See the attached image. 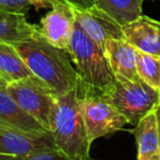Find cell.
Wrapping results in <instances>:
<instances>
[{
    "label": "cell",
    "mask_w": 160,
    "mask_h": 160,
    "mask_svg": "<svg viewBox=\"0 0 160 160\" xmlns=\"http://www.w3.org/2000/svg\"><path fill=\"white\" fill-rule=\"evenodd\" d=\"M82 93L83 84L80 78L73 89L57 95L51 124L56 148L74 160L92 158L89 155L92 143L88 139L81 109Z\"/></svg>",
    "instance_id": "2"
},
{
    "label": "cell",
    "mask_w": 160,
    "mask_h": 160,
    "mask_svg": "<svg viewBox=\"0 0 160 160\" xmlns=\"http://www.w3.org/2000/svg\"><path fill=\"white\" fill-rule=\"evenodd\" d=\"M0 160H74L70 158L69 156L64 155L58 149H48V150H40L28 156L23 157H4L0 156ZM88 160H97L94 158H89Z\"/></svg>",
    "instance_id": "19"
},
{
    "label": "cell",
    "mask_w": 160,
    "mask_h": 160,
    "mask_svg": "<svg viewBox=\"0 0 160 160\" xmlns=\"http://www.w3.org/2000/svg\"><path fill=\"white\" fill-rule=\"evenodd\" d=\"M137 73L144 82L160 91V57L137 50Z\"/></svg>",
    "instance_id": "17"
},
{
    "label": "cell",
    "mask_w": 160,
    "mask_h": 160,
    "mask_svg": "<svg viewBox=\"0 0 160 160\" xmlns=\"http://www.w3.org/2000/svg\"><path fill=\"white\" fill-rule=\"evenodd\" d=\"M60 1L68 2L76 8H88L96 4V0H60Z\"/></svg>",
    "instance_id": "20"
},
{
    "label": "cell",
    "mask_w": 160,
    "mask_h": 160,
    "mask_svg": "<svg viewBox=\"0 0 160 160\" xmlns=\"http://www.w3.org/2000/svg\"><path fill=\"white\" fill-rule=\"evenodd\" d=\"M122 28L124 38L137 50L160 57V21L142 14Z\"/></svg>",
    "instance_id": "10"
},
{
    "label": "cell",
    "mask_w": 160,
    "mask_h": 160,
    "mask_svg": "<svg viewBox=\"0 0 160 160\" xmlns=\"http://www.w3.org/2000/svg\"><path fill=\"white\" fill-rule=\"evenodd\" d=\"M32 75L34 74L13 42H0V76L10 84Z\"/></svg>",
    "instance_id": "14"
},
{
    "label": "cell",
    "mask_w": 160,
    "mask_h": 160,
    "mask_svg": "<svg viewBox=\"0 0 160 160\" xmlns=\"http://www.w3.org/2000/svg\"><path fill=\"white\" fill-rule=\"evenodd\" d=\"M81 109L91 143L99 137L122 130L125 124H128L127 118L107 96L88 91L84 84Z\"/></svg>",
    "instance_id": "6"
},
{
    "label": "cell",
    "mask_w": 160,
    "mask_h": 160,
    "mask_svg": "<svg viewBox=\"0 0 160 160\" xmlns=\"http://www.w3.org/2000/svg\"><path fill=\"white\" fill-rule=\"evenodd\" d=\"M38 26L26 20L24 13L0 10V42H18L33 35Z\"/></svg>",
    "instance_id": "15"
},
{
    "label": "cell",
    "mask_w": 160,
    "mask_h": 160,
    "mask_svg": "<svg viewBox=\"0 0 160 160\" xmlns=\"http://www.w3.org/2000/svg\"><path fill=\"white\" fill-rule=\"evenodd\" d=\"M74 7L64 1H55L51 10L40 19L39 31L45 38L60 49L68 51L75 25Z\"/></svg>",
    "instance_id": "9"
},
{
    "label": "cell",
    "mask_w": 160,
    "mask_h": 160,
    "mask_svg": "<svg viewBox=\"0 0 160 160\" xmlns=\"http://www.w3.org/2000/svg\"><path fill=\"white\" fill-rule=\"evenodd\" d=\"M0 121L25 132H49L13 99L7 91V87L0 89Z\"/></svg>",
    "instance_id": "12"
},
{
    "label": "cell",
    "mask_w": 160,
    "mask_h": 160,
    "mask_svg": "<svg viewBox=\"0 0 160 160\" xmlns=\"http://www.w3.org/2000/svg\"><path fill=\"white\" fill-rule=\"evenodd\" d=\"M8 86V83L6 82V81L3 80V78L0 76V89H2V88H6V87Z\"/></svg>",
    "instance_id": "22"
},
{
    "label": "cell",
    "mask_w": 160,
    "mask_h": 160,
    "mask_svg": "<svg viewBox=\"0 0 160 160\" xmlns=\"http://www.w3.org/2000/svg\"><path fill=\"white\" fill-rule=\"evenodd\" d=\"M73 10L81 28L103 49L109 39L124 38L122 24L96 4L88 8L74 7Z\"/></svg>",
    "instance_id": "8"
},
{
    "label": "cell",
    "mask_w": 160,
    "mask_h": 160,
    "mask_svg": "<svg viewBox=\"0 0 160 160\" xmlns=\"http://www.w3.org/2000/svg\"><path fill=\"white\" fill-rule=\"evenodd\" d=\"M55 1L58 0H0V10L25 14L30 7H34L36 10L51 8Z\"/></svg>",
    "instance_id": "18"
},
{
    "label": "cell",
    "mask_w": 160,
    "mask_h": 160,
    "mask_svg": "<svg viewBox=\"0 0 160 160\" xmlns=\"http://www.w3.org/2000/svg\"><path fill=\"white\" fill-rule=\"evenodd\" d=\"M13 45L32 73L44 81L56 95L67 93L78 84L80 75L69 52L51 45L39 28L30 38Z\"/></svg>",
    "instance_id": "1"
},
{
    "label": "cell",
    "mask_w": 160,
    "mask_h": 160,
    "mask_svg": "<svg viewBox=\"0 0 160 160\" xmlns=\"http://www.w3.org/2000/svg\"><path fill=\"white\" fill-rule=\"evenodd\" d=\"M143 2L144 0H96V6L124 25L143 14Z\"/></svg>",
    "instance_id": "16"
},
{
    "label": "cell",
    "mask_w": 160,
    "mask_h": 160,
    "mask_svg": "<svg viewBox=\"0 0 160 160\" xmlns=\"http://www.w3.org/2000/svg\"><path fill=\"white\" fill-rule=\"evenodd\" d=\"M76 21V20H75ZM81 82L88 91L107 95L116 84V76L105 49L94 42L75 22L68 48Z\"/></svg>",
    "instance_id": "3"
},
{
    "label": "cell",
    "mask_w": 160,
    "mask_h": 160,
    "mask_svg": "<svg viewBox=\"0 0 160 160\" xmlns=\"http://www.w3.org/2000/svg\"><path fill=\"white\" fill-rule=\"evenodd\" d=\"M155 116H156V123H157V132H158L159 142H160V102L155 108Z\"/></svg>",
    "instance_id": "21"
},
{
    "label": "cell",
    "mask_w": 160,
    "mask_h": 160,
    "mask_svg": "<svg viewBox=\"0 0 160 160\" xmlns=\"http://www.w3.org/2000/svg\"><path fill=\"white\" fill-rule=\"evenodd\" d=\"M7 91L26 112L51 132L57 95L44 81L32 75L8 84Z\"/></svg>",
    "instance_id": "5"
},
{
    "label": "cell",
    "mask_w": 160,
    "mask_h": 160,
    "mask_svg": "<svg viewBox=\"0 0 160 160\" xmlns=\"http://www.w3.org/2000/svg\"><path fill=\"white\" fill-rule=\"evenodd\" d=\"M48 149H57L51 132H25L0 121V156L23 157Z\"/></svg>",
    "instance_id": "7"
},
{
    "label": "cell",
    "mask_w": 160,
    "mask_h": 160,
    "mask_svg": "<svg viewBox=\"0 0 160 160\" xmlns=\"http://www.w3.org/2000/svg\"><path fill=\"white\" fill-rule=\"evenodd\" d=\"M105 52L117 80H137V49L125 38L109 39Z\"/></svg>",
    "instance_id": "11"
},
{
    "label": "cell",
    "mask_w": 160,
    "mask_h": 160,
    "mask_svg": "<svg viewBox=\"0 0 160 160\" xmlns=\"http://www.w3.org/2000/svg\"><path fill=\"white\" fill-rule=\"evenodd\" d=\"M107 98L127 118L128 124L137 125L160 102V91L141 78L137 80H117Z\"/></svg>",
    "instance_id": "4"
},
{
    "label": "cell",
    "mask_w": 160,
    "mask_h": 160,
    "mask_svg": "<svg viewBox=\"0 0 160 160\" xmlns=\"http://www.w3.org/2000/svg\"><path fill=\"white\" fill-rule=\"evenodd\" d=\"M136 139V160H160V142L155 110L144 117L132 130Z\"/></svg>",
    "instance_id": "13"
}]
</instances>
